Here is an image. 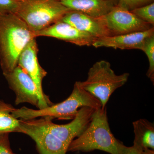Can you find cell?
I'll list each match as a JSON object with an SVG mask.
<instances>
[{
	"mask_svg": "<svg viewBox=\"0 0 154 154\" xmlns=\"http://www.w3.org/2000/svg\"><path fill=\"white\" fill-rule=\"evenodd\" d=\"M95 110L82 107L72 120L64 125L55 124L47 117L19 119V133L34 140L40 154H66L72 142L88 126Z\"/></svg>",
	"mask_w": 154,
	"mask_h": 154,
	"instance_id": "obj_1",
	"label": "cell"
},
{
	"mask_svg": "<svg viewBox=\"0 0 154 154\" xmlns=\"http://www.w3.org/2000/svg\"><path fill=\"white\" fill-rule=\"evenodd\" d=\"M34 38V32L16 14H0V65L3 74L18 65L20 54Z\"/></svg>",
	"mask_w": 154,
	"mask_h": 154,
	"instance_id": "obj_2",
	"label": "cell"
},
{
	"mask_svg": "<svg viewBox=\"0 0 154 154\" xmlns=\"http://www.w3.org/2000/svg\"><path fill=\"white\" fill-rule=\"evenodd\" d=\"M124 146L111 132L106 108H101L95 110L87 128L72 142L68 151L99 150L110 154H122Z\"/></svg>",
	"mask_w": 154,
	"mask_h": 154,
	"instance_id": "obj_3",
	"label": "cell"
},
{
	"mask_svg": "<svg viewBox=\"0 0 154 154\" xmlns=\"http://www.w3.org/2000/svg\"><path fill=\"white\" fill-rule=\"evenodd\" d=\"M84 107L98 110L102 108V105L98 99L81 87L79 82H76L71 94L63 102L38 110L25 107L15 108L12 115L17 119L47 117L51 119L71 120L75 118L80 108Z\"/></svg>",
	"mask_w": 154,
	"mask_h": 154,
	"instance_id": "obj_4",
	"label": "cell"
},
{
	"mask_svg": "<svg viewBox=\"0 0 154 154\" xmlns=\"http://www.w3.org/2000/svg\"><path fill=\"white\" fill-rule=\"evenodd\" d=\"M16 15L34 33L60 20L71 10L57 0H18Z\"/></svg>",
	"mask_w": 154,
	"mask_h": 154,
	"instance_id": "obj_5",
	"label": "cell"
},
{
	"mask_svg": "<svg viewBox=\"0 0 154 154\" xmlns=\"http://www.w3.org/2000/svg\"><path fill=\"white\" fill-rule=\"evenodd\" d=\"M129 77L128 73L116 75L109 62H96L88 71V78L84 82H79L86 91L100 101L102 108L105 106L113 92L124 85Z\"/></svg>",
	"mask_w": 154,
	"mask_h": 154,
	"instance_id": "obj_6",
	"label": "cell"
},
{
	"mask_svg": "<svg viewBox=\"0 0 154 154\" xmlns=\"http://www.w3.org/2000/svg\"><path fill=\"white\" fill-rule=\"evenodd\" d=\"M98 18L110 36L144 31L153 27L138 18L130 11L118 5L108 14Z\"/></svg>",
	"mask_w": 154,
	"mask_h": 154,
	"instance_id": "obj_7",
	"label": "cell"
},
{
	"mask_svg": "<svg viewBox=\"0 0 154 154\" xmlns=\"http://www.w3.org/2000/svg\"><path fill=\"white\" fill-rule=\"evenodd\" d=\"M38 51L36 38H33L20 54L18 59V65L28 74L35 83L40 100V105L38 109H41L54 104L50 101L49 97L44 94L42 89V81L47 72L38 63L37 58Z\"/></svg>",
	"mask_w": 154,
	"mask_h": 154,
	"instance_id": "obj_8",
	"label": "cell"
},
{
	"mask_svg": "<svg viewBox=\"0 0 154 154\" xmlns=\"http://www.w3.org/2000/svg\"><path fill=\"white\" fill-rule=\"evenodd\" d=\"M4 75L9 87L16 94L15 104L28 103L39 108L40 100L37 87L31 77L19 65Z\"/></svg>",
	"mask_w": 154,
	"mask_h": 154,
	"instance_id": "obj_9",
	"label": "cell"
},
{
	"mask_svg": "<svg viewBox=\"0 0 154 154\" xmlns=\"http://www.w3.org/2000/svg\"><path fill=\"white\" fill-rule=\"evenodd\" d=\"M34 34L36 38L39 36L53 37L81 46L93 45L97 39L91 34L80 31L60 20Z\"/></svg>",
	"mask_w": 154,
	"mask_h": 154,
	"instance_id": "obj_10",
	"label": "cell"
},
{
	"mask_svg": "<svg viewBox=\"0 0 154 154\" xmlns=\"http://www.w3.org/2000/svg\"><path fill=\"white\" fill-rule=\"evenodd\" d=\"M153 35L154 28L152 27L144 31L97 38L93 46L114 49L140 50L146 40Z\"/></svg>",
	"mask_w": 154,
	"mask_h": 154,
	"instance_id": "obj_11",
	"label": "cell"
},
{
	"mask_svg": "<svg viewBox=\"0 0 154 154\" xmlns=\"http://www.w3.org/2000/svg\"><path fill=\"white\" fill-rule=\"evenodd\" d=\"M77 29L98 38L110 36L108 31L98 18L88 16L79 11H70L60 19Z\"/></svg>",
	"mask_w": 154,
	"mask_h": 154,
	"instance_id": "obj_12",
	"label": "cell"
},
{
	"mask_svg": "<svg viewBox=\"0 0 154 154\" xmlns=\"http://www.w3.org/2000/svg\"><path fill=\"white\" fill-rule=\"evenodd\" d=\"M60 2L72 11H79L94 18L108 14L118 4L112 0H61Z\"/></svg>",
	"mask_w": 154,
	"mask_h": 154,
	"instance_id": "obj_13",
	"label": "cell"
},
{
	"mask_svg": "<svg viewBox=\"0 0 154 154\" xmlns=\"http://www.w3.org/2000/svg\"><path fill=\"white\" fill-rule=\"evenodd\" d=\"M134 139V143L144 149H154V125L146 119H140L133 122Z\"/></svg>",
	"mask_w": 154,
	"mask_h": 154,
	"instance_id": "obj_14",
	"label": "cell"
},
{
	"mask_svg": "<svg viewBox=\"0 0 154 154\" xmlns=\"http://www.w3.org/2000/svg\"><path fill=\"white\" fill-rule=\"evenodd\" d=\"M15 109L11 104L0 100V134L20 132L19 119L12 115Z\"/></svg>",
	"mask_w": 154,
	"mask_h": 154,
	"instance_id": "obj_15",
	"label": "cell"
},
{
	"mask_svg": "<svg viewBox=\"0 0 154 154\" xmlns=\"http://www.w3.org/2000/svg\"><path fill=\"white\" fill-rule=\"evenodd\" d=\"M146 54L149 62L146 75L152 82H154V35L148 38L140 49Z\"/></svg>",
	"mask_w": 154,
	"mask_h": 154,
	"instance_id": "obj_16",
	"label": "cell"
},
{
	"mask_svg": "<svg viewBox=\"0 0 154 154\" xmlns=\"http://www.w3.org/2000/svg\"><path fill=\"white\" fill-rule=\"evenodd\" d=\"M143 21L153 26L154 25V3L137 8L130 11Z\"/></svg>",
	"mask_w": 154,
	"mask_h": 154,
	"instance_id": "obj_17",
	"label": "cell"
},
{
	"mask_svg": "<svg viewBox=\"0 0 154 154\" xmlns=\"http://www.w3.org/2000/svg\"><path fill=\"white\" fill-rule=\"evenodd\" d=\"M153 0H119L117 5L131 11L152 3Z\"/></svg>",
	"mask_w": 154,
	"mask_h": 154,
	"instance_id": "obj_18",
	"label": "cell"
},
{
	"mask_svg": "<svg viewBox=\"0 0 154 154\" xmlns=\"http://www.w3.org/2000/svg\"><path fill=\"white\" fill-rule=\"evenodd\" d=\"M18 6V0H0V14H16Z\"/></svg>",
	"mask_w": 154,
	"mask_h": 154,
	"instance_id": "obj_19",
	"label": "cell"
},
{
	"mask_svg": "<svg viewBox=\"0 0 154 154\" xmlns=\"http://www.w3.org/2000/svg\"><path fill=\"white\" fill-rule=\"evenodd\" d=\"M0 154H15L10 146L8 133L0 134Z\"/></svg>",
	"mask_w": 154,
	"mask_h": 154,
	"instance_id": "obj_20",
	"label": "cell"
},
{
	"mask_svg": "<svg viewBox=\"0 0 154 154\" xmlns=\"http://www.w3.org/2000/svg\"><path fill=\"white\" fill-rule=\"evenodd\" d=\"M144 149L141 146L134 143L132 146H125L122 154H143Z\"/></svg>",
	"mask_w": 154,
	"mask_h": 154,
	"instance_id": "obj_21",
	"label": "cell"
},
{
	"mask_svg": "<svg viewBox=\"0 0 154 154\" xmlns=\"http://www.w3.org/2000/svg\"><path fill=\"white\" fill-rule=\"evenodd\" d=\"M143 154H154V150L147 148L144 149Z\"/></svg>",
	"mask_w": 154,
	"mask_h": 154,
	"instance_id": "obj_22",
	"label": "cell"
},
{
	"mask_svg": "<svg viewBox=\"0 0 154 154\" xmlns=\"http://www.w3.org/2000/svg\"><path fill=\"white\" fill-rule=\"evenodd\" d=\"M57 1H60L61 0H57ZM112 1H114V2H116L118 3L119 0H112Z\"/></svg>",
	"mask_w": 154,
	"mask_h": 154,
	"instance_id": "obj_23",
	"label": "cell"
}]
</instances>
